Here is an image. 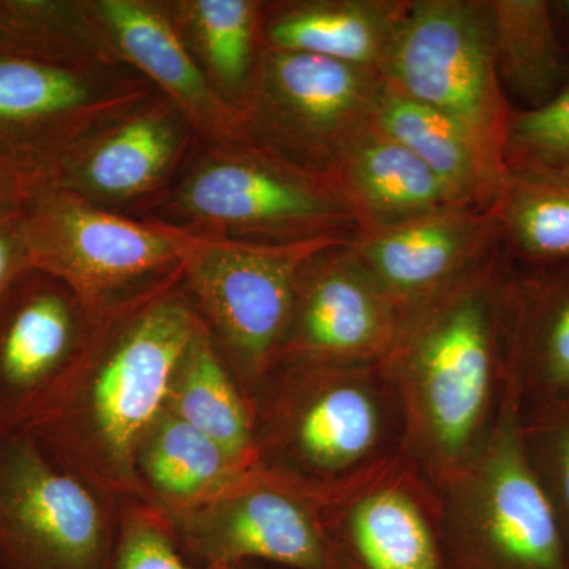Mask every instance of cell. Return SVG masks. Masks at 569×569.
I'll list each match as a JSON object with an SVG mask.
<instances>
[{
	"label": "cell",
	"mask_w": 569,
	"mask_h": 569,
	"mask_svg": "<svg viewBox=\"0 0 569 569\" xmlns=\"http://www.w3.org/2000/svg\"><path fill=\"white\" fill-rule=\"evenodd\" d=\"M119 508L28 430L0 438V569H110Z\"/></svg>",
	"instance_id": "obj_9"
},
{
	"label": "cell",
	"mask_w": 569,
	"mask_h": 569,
	"mask_svg": "<svg viewBox=\"0 0 569 569\" xmlns=\"http://www.w3.org/2000/svg\"><path fill=\"white\" fill-rule=\"evenodd\" d=\"M493 52L505 93L538 110L569 84V52L549 0H489Z\"/></svg>",
	"instance_id": "obj_25"
},
{
	"label": "cell",
	"mask_w": 569,
	"mask_h": 569,
	"mask_svg": "<svg viewBox=\"0 0 569 569\" xmlns=\"http://www.w3.org/2000/svg\"><path fill=\"white\" fill-rule=\"evenodd\" d=\"M320 508L331 569H456L436 482L408 451Z\"/></svg>",
	"instance_id": "obj_12"
},
{
	"label": "cell",
	"mask_w": 569,
	"mask_h": 569,
	"mask_svg": "<svg viewBox=\"0 0 569 569\" xmlns=\"http://www.w3.org/2000/svg\"><path fill=\"white\" fill-rule=\"evenodd\" d=\"M114 50L144 71L189 121L224 146L244 144L242 112L213 91L170 21L137 0H103L97 7Z\"/></svg>",
	"instance_id": "obj_18"
},
{
	"label": "cell",
	"mask_w": 569,
	"mask_h": 569,
	"mask_svg": "<svg viewBox=\"0 0 569 569\" xmlns=\"http://www.w3.org/2000/svg\"><path fill=\"white\" fill-rule=\"evenodd\" d=\"M0 54L74 69L84 59L80 9L63 2L0 0Z\"/></svg>",
	"instance_id": "obj_28"
},
{
	"label": "cell",
	"mask_w": 569,
	"mask_h": 569,
	"mask_svg": "<svg viewBox=\"0 0 569 569\" xmlns=\"http://www.w3.org/2000/svg\"><path fill=\"white\" fill-rule=\"evenodd\" d=\"M110 569H216L187 559L167 520L140 498L122 500Z\"/></svg>",
	"instance_id": "obj_30"
},
{
	"label": "cell",
	"mask_w": 569,
	"mask_h": 569,
	"mask_svg": "<svg viewBox=\"0 0 569 569\" xmlns=\"http://www.w3.org/2000/svg\"><path fill=\"white\" fill-rule=\"evenodd\" d=\"M231 569H252V568H250L249 565H239V567H234Z\"/></svg>",
	"instance_id": "obj_34"
},
{
	"label": "cell",
	"mask_w": 569,
	"mask_h": 569,
	"mask_svg": "<svg viewBox=\"0 0 569 569\" xmlns=\"http://www.w3.org/2000/svg\"><path fill=\"white\" fill-rule=\"evenodd\" d=\"M515 269L501 247L443 293L408 310L383 359L402 397L408 455L436 485L481 451L512 400Z\"/></svg>",
	"instance_id": "obj_2"
},
{
	"label": "cell",
	"mask_w": 569,
	"mask_h": 569,
	"mask_svg": "<svg viewBox=\"0 0 569 569\" xmlns=\"http://www.w3.org/2000/svg\"><path fill=\"white\" fill-rule=\"evenodd\" d=\"M549 6L561 40L569 52V0H553V2H549Z\"/></svg>",
	"instance_id": "obj_33"
},
{
	"label": "cell",
	"mask_w": 569,
	"mask_h": 569,
	"mask_svg": "<svg viewBox=\"0 0 569 569\" xmlns=\"http://www.w3.org/2000/svg\"><path fill=\"white\" fill-rule=\"evenodd\" d=\"M346 246L326 249L302 266L277 362H380L395 346L402 316Z\"/></svg>",
	"instance_id": "obj_14"
},
{
	"label": "cell",
	"mask_w": 569,
	"mask_h": 569,
	"mask_svg": "<svg viewBox=\"0 0 569 569\" xmlns=\"http://www.w3.org/2000/svg\"><path fill=\"white\" fill-rule=\"evenodd\" d=\"M325 181L353 217L358 233L471 206L417 156L376 129L356 142Z\"/></svg>",
	"instance_id": "obj_19"
},
{
	"label": "cell",
	"mask_w": 569,
	"mask_h": 569,
	"mask_svg": "<svg viewBox=\"0 0 569 569\" xmlns=\"http://www.w3.org/2000/svg\"><path fill=\"white\" fill-rule=\"evenodd\" d=\"M348 241L261 244L200 234L187 253L182 291L249 400L279 361L302 266Z\"/></svg>",
	"instance_id": "obj_5"
},
{
	"label": "cell",
	"mask_w": 569,
	"mask_h": 569,
	"mask_svg": "<svg viewBox=\"0 0 569 569\" xmlns=\"http://www.w3.org/2000/svg\"><path fill=\"white\" fill-rule=\"evenodd\" d=\"M92 96L78 70L0 54V204L54 186Z\"/></svg>",
	"instance_id": "obj_15"
},
{
	"label": "cell",
	"mask_w": 569,
	"mask_h": 569,
	"mask_svg": "<svg viewBox=\"0 0 569 569\" xmlns=\"http://www.w3.org/2000/svg\"><path fill=\"white\" fill-rule=\"evenodd\" d=\"M29 264L66 284L91 316L178 279L200 234L133 222L50 187L24 204Z\"/></svg>",
	"instance_id": "obj_4"
},
{
	"label": "cell",
	"mask_w": 569,
	"mask_h": 569,
	"mask_svg": "<svg viewBox=\"0 0 569 569\" xmlns=\"http://www.w3.org/2000/svg\"><path fill=\"white\" fill-rule=\"evenodd\" d=\"M160 515L187 559L201 567L231 569L260 560L331 569L320 501L258 468L201 503Z\"/></svg>",
	"instance_id": "obj_11"
},
{
	"label": "cell",
	"mask_w": 569,
	"mask_h": 569,
	"mask_svg": "<svg viewBox=\"0 0 569 569\" xmlns=\"http://www.w3.org/2000/svg\"><path fill=\"white\" fill-rule=\"evenodd\" d=\"M250 406L254 468L318 501L408 451L402 397L383 361H280Z\"/></svg>",
	"instance_id": "obj_3"
},
{
	"label": "cell",
	"mask_w": 569,
	"mask_h": 569,
	"mask_svg": "<svg viewBox=\"0 0 569 569\" xmlns=\"http://www.w3.org/2000/svg\"><path fill=\"white\" fill-rule=\"evenodd\" d=\"M520 438L569 545V406L520 419Z\"/></svg>",
	"instance_id": "obj_31"
},
{
	"label": "cell",
	"mask_w": 569,
	"mask_h": 569,
	"mask_svg": "<svg viewBox=\"0 0 569 569\" xmlns=\"http://www.w3.org/2000/svg\"><path fill=\"white\" fill-rule=\"evenodd\" d=\"M509 383L520 419L569 406V263L515 269Z\"/></svg>",
	"instance_id": "obj_17"
},
{
	"label": "cell",
	"mask_w": 569,
	"mask_h": 569,
	"mask_svg": "<svg viewBox=\"0 0 569 569\" xmlns=\"http://www.w3.org/2000/svg\"><path fill=\"white\" fill-rule=\"evenodd\" d=\"M410 0H306L264 7L263 43L380 71Z\"/></svg>",
	"instance_id": "obj_20"
},
{
	"label": "cell",
	"mask_w": 569,
	"mask_h": 569,
	"mask_svg": "<svg viewBox=\"0 0 569 569\" xmlns=\"http://www.w3.org/2000/svg\"><path fill=\"white\" fill-rule=\"evenodd\" d=\"M92 316L69 288L29 269L0 301V438L24 429L80 356Z\"/></svg>",
	"instance_id": "obj_13"
},
{
	"label": "cell",
	"mask_w": 569,
	"mask_h": 569,
	"mask_svg": "<svg viewBox=\"0 0 569 569\" xmlns=\"http://www.w3.org/2000/svg\"><path fill=\"white\" fill-rule=\"evenodd\" d=\"M206 62L223 91L239 104L263 50V3L252 0H197L186 3Z\"/></svg>",
	"instance_id": "obj_27"
},
{
	"label": "cell",
	"mask_w": 569,
	"mask_h": 569,
	"mask_svg": "<svg viewBox=\"0 0 569 569\" xmlns=\"http://www.w3.org/2000/svg\"><path fill=\"white\" fill-rule=\"evenodd\" d=\"M183 211L223 238L290 244L351 239L358 227L331 187L257 142L231 146L182 187Z\"/></svg>",
	"instance_id": "obj_10"
},
{
	"label": "cell",
	"mask_w": 569,
	"mask_h": 569,
	"mask_svg": "<svg viewBox=\"0 0 569 569\" xmlns=\"http://www.w3.org/2000/svg\"><path fill=\"white\" fill-rule=\"evenodd\" d=\"M490 212L516 268L569 263V187L508 174Z\"/></svg>",
	"instance_id": "obj_26"
},
{
	"label": "cell",
	"mask_w": 569,
	"mask_h": 569,
	"mask_svg": "<svg viewBox=\"0 0 569 569\" xmlns=\"http://www.w3.org/2000/svg\"><path fill=\"white\" fill-rule=\"evenodd\" d=\"M436 486L456 569H569L567 537L523 451L515 400L481 451Z\"/></svg>",
	"instance_id": "obj_6"
},
{
	"label": "cell",
	"mask_w": 569,
	"mask_h": 569,
	"mask_svg": "<svg viewBox=\"0 0 569 569\" xmlns=\"http://www.w3.org/2000/svg\"><path fill=\"white\" fill-rule=\"evenodd\" d=\"M164 410L254 467L252 406L204 323L176 367Z\"/></svg>",
	"instance_id": "obj_24"
},
{
	"label": "cell",
	"mask_w": 569,
	"mask_h": 569,
	"mask_svg": "<svg viewBox=\"0 0 569 569\" xmlns=\"http://www.w3.org/2000/svg\"><path fill=\"white\" fill-rule=\"evenodd\" d=\"M383 89L380 71L263 47L239 110L250 140L325 181L373 129Z\"/></svg>",
	"instance_id": "obj_8"
},
{
	"label": "cell",
	"mask_w": 569,
	"mask_h": 569,
	"mask_svg": "<svg viewBox=\"0 0 569 569\" xmlns=\"http://www.w3.org/2000/svg\"><path fill=\"white\" fill-rule=\"evenodd\" d=\"M503 163L508 174L569 187V84L538 110L512 108Z\"/></svg>",
	"instance_id": "obj_29"
},
{
	"label": "cell",
	"mask_w": 569,
	"mask_h": 569,
	"mask_svg": "<svg viewBox=\"0 0 569 569\" xmlns=\"http://www.w3.org/2000/svg\"><path fill=\"white\" fill-rule=\"evenodd\" d=\"M170 112L148 110L112 127L88 152L70 148L54 187L104 201H126L149 192L178 153L179 134Z\"/></svg>",
	"instance_id": "obj_22"
},
{
	"label": "cell",
	"mask_w": 569,
	"mask_h": 569,
	"mask_svg": "<svg viewBox=\"0 0 569 569\" xmlns=\"http://www.w3.org/2000/svg\"><path fill=\"white\" fill-rule=\"evenodd\" d=\"M201 326L181 277L97 313L61 387L22 430L110 496L140 498L134 449Z\"/></svg>",
	"instance_id": "obj_1"
},
{
	"label": "cell",
	"mask_w": 569,
	"mask_h": 569,
	"mask_svg": "<svg viewBox=\"0 0 569 569\" xmlns=\"http://www.w3.org/2000/svg\"><path fill=\"white\" fill-rule=\"evenodd\" d=\"M501 247L490 209L466 206L356 233L346 250L403 316L458 283Z\"/></svg>",
	"instance_id": "obj_16"
},
{
	"label": "cell",
	"mask_w": 569,
	"mask_h": 569,
	"mask_svg": "<svg viewBox=\"0 0 569 569\" xmlns=\"http://www.w3.org/2000/svg\"><path fill=\"white\" fill-rule=\"evenodd\" d=\"M373 129L402 144L477 208H490L507 176V170L490 160L458 123L396 91L387 81Z\"/></svg>",
	"instance_id": "obj_23"
},
{
	"label": "cell",
	"mask_w": 569,
	"mask_h": 569,
	"mask_svg": "<svg viewBox=\"0 0 569 569\" xmlns=\"http://www.w3.org/2000/svg\"><path fill=\"white\" fill-rule=\"evenodd\" d=\"M252 468L167 410L142 433L133 455L138 497L163 515L217 496Z\"/></svg>",
	"instance_id": "obj_21"
},
{
	"label": "cell",
	"mask_w": 569,
	"mask_h": 569,
	"mask_svg": "<svg viewBox=\"0 0 569 569\" xmlns=\"http://www.w3.org/2000/svg\"><path fill=\"white\" fill-rule=\"evenodd\" d=\"M24 206L0 204V301L29 271V254L22 238Z\"/></svg>",
	"instance_id": "obj_32"
},
{
	"label": "cell",
	"mask_w": 569,
	"mask_h": 569,
	"mask_svg": "<svg viewBox=\"0 0 569 569\" xmlns=\"http://www.w3.org/2000/svg\"><path fill=\"white\" fill-rule=\"evenodd\" d=\"M383 78L458 123L505 168L512 107L497 73L489 0H410Z\"/></svg>",
	"instance_id": "obj_7"
}]
</instances>
